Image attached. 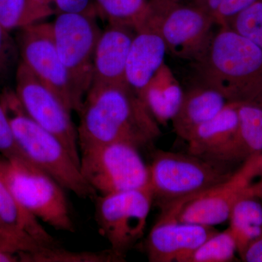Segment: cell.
Instances as JSON below:
<instances>
[{
	"instance_id": "obj_1",
	"label": "cell",
	"mask_w": 262,
	"mask_h": 262,
	"mask_svg": "<svg viewBox=\"0 0 262 262\" xmlns=\"http://www.w3.org/2000/svg\"><path fill=\"white\" fill-rule=\"evenodd\" d=\"M79 148L125 142L149 147L161 135L159 123L127 83L91 86L79 112Z\"/></svg>"
},
{
	"instance_id": "obj_2",
	"label": "cell",
	"mask_w": 262,
	"mask_h": 262,
	"mask_svg": "<svg viewBox=\"0 0 262 262\" xmlns=\"http://www.w3.org/2000/svg\"><path fill=\"white\" fill-rule=\"evenodd\" d=\"M192 61L198 83L228 102L249 103L262 86V49L227 26H220Z\"/></svg>"
},
{
	"instance_id": "obj_3",
	"label": "cell",
	"mask_w": 262,
	"mask_h": 262,
	"mask_svg": "<svg viewBox=\"0 0 262 262\" xmlns=\"http://www.w3.org/2000/svg\"><path fill=\"white\" fill-rule=\"evenodd\" d=\"M0 103L8 117L15 141L29 163L79 198L96 199L98 193L84 180L68 150L56 136L29 116L15 91L3 90Z\"/></svg>"
},
{
	"instance_id": "obj_4",
	"label": "cell",
	"mask_w": 262,
	"mask_h": 262,
	"mask_svg": "<svg viewBox=\"0 0 262 262\" xmlns=\"http://www.w3.org/2000/svg\"><path fill=\"white\" fill-rule=\"evenodd\" d=\"M236 170L229 164L188 151H156L149 165L153 203L165 211L225 182Z\"/></svg>"
},
{
	"instance_id": "obj_5",
	"label": "cell",
	"mask_w": 262,
	"mask_h": 262,
	"mask_svg": "<svg viewBox=\"0 0 262 262\" xmlns=\"http://www.w3.org/2000/svg\"><path fill=\"white\" fill-rule=\"evenodd\" d=\"M0 173L17 201L36 218L56 230L75 232L65 189L35 165L0 155Z\"/></svg>"
},
{
	"instance_id": "obj_6",
	"label": "cell",
	"mask_w": 262,
	"mask_h": 262,
	"mask_svg": "<svg viewBox=\"0 0 262 262\" xmlns=\"http://www.w3.org/2000/svg\"><path fill=\"white\" fill-rule=\"evenodd\" d=\"M141 18L159 32L168 52L191 62L206 47L215 26L188 0H149Z\"/></svg>"
},
{
	"instance_id": "obj_7",
	"label": "cell",
	"mask_w": 262,
	"mask_h": 262,
	"mask_svg": "<svg viewBox=\"0 0 262 262\" xmlns=\"http://www.w3.org/2000/svg\"><path fill=\"white\" fill-rule=\"evenodd\" d=\"M139 149L125 142L80 149V170L84 180L101 195L149 186V166Z\"/></svg>"
},
{
	"instance_id": "obj_8",
	"label": "cell",
	"mask_w": 262,
	"mask_h": 262,
	"mask_svg": "<svg viewBox=\"0 0 262 262\" xmlns=\"http://www.w3.org/2000/svg\"><path fill=\"white\" fill-rule=\"evenodd\" d=\"M96 218L98 232L110 248L125 257L144 236L146 222L153 204L149 186L141 189L97 195Z\"/></svg>"
},
{
	"instance_id": "obj_9",
	"label": "cell",
	"mask_w": 262,
	"mask_h": 262,
	"mask_svg": "<svg viewBox=\"0 0 262 262\" xmlns=\"http://www.w3.org/2000/svg\"><path fill=\"white\" fill-rule=\"evenodd\" d=\"M261 173L262 154L245 162L225 182L162 211L158 220L212 227L224 223L236 201Z\"/></svg>"
},
{
	"instance_id": "obj_10",
	"label": "cell",
	"mask_w": 262,
	"mask_h": 262,
	"mask_svg": "<svg viewBox=\"0 0 262 262\" xmlns=\"http://www.w3.org/2000/svg\"><path fill=\"white\" fill-rule=\"evenodd\" d=\"M20 61L52 90L71 112L80 111L84 96L61 61L53 39L52 24L34 23L19 29Z\"/></svg>"
},
{
	"instance_id": "obj_11",
	"label": "cell",
	"mask_w": 262,
	"mask_h": 262,
	"mask_svg": "<svg viewBox=\"0 0 262 262\" xmlns=\"http://www.w3.org/2000/svg\"><path fill=\"white\" fill-rule=\"evenodd\" d=\"M15 93L29 116L61 141L80 168L78 132L72 112L20 61L15 71Z\"/></svg>"
},
{
	"instance_id": "obj_12",
	"label": "cell",
	"mask_w": 262,
	"mask_h": 262,
	"mask_svg": "<svg viewBox=\"0 0 262 262\" xmlns=\"http://www.w3.org/2000/svg\"><path fill=\"white\" fill-rule=\"evenodd\" d=\"M96 18L94 15L58 13L52 24L60 58L84 96L92 84L95 51L102 33Z\"/></svg>"
},
{
	"instance_id": "obj_13",
	"label": "cell",
	"mask_w": 262,
	"mask_h": 262,
	"mask_svg": "<svg viewBox=\"0 0 262 262\" xmlns=\"http://www.w3.org/2000/svg\"><path fill=\"white\" fill-rule=\"evenodd\" d=\"M217 232L212 226L158 220L146 237L144 249L151 262H186L194 250Z\"/></svg>"
},
{
	"instance_id": "obj_14",
	"label": "cell",
	"mask_w": 262,
	"mask_h": 262,
	"mask_svg": "<svg viewBox=\"0 0 262 262\" xmlns=\"http://www.w3.org/2000/svg\"><path fill=\"white\" fill-rule=\"evenodd\" d=\"M134 29L125 75L127 84L143 100L151 79L165 63L168 49L159 32L144 19Z\"/></svg>"
},
{
	"instance_id": "obj_15",
	"label": "cell",
	"mask_w": 262,
	"mask_h": 262,
	"mask_svg": "<svg viewBox=\"0 0 262 262\" xmlns=\"http://www.w3.org/2000/svg\"><path fill=\"white\" fill-rule=\"evenodd\" d=\"M134 36V27L108 24L95 51L91 86L127 83V58Z\"/></svg>"
},
{
	"instance_id": "obj_16",
	"label": "cell",
	"mask_w": 262,
	"mask_h": 262,
	"mask_svg": "<svg viewBox=\"0 0 262 262\" xmlns=\"http://www.w3.org/2000/svg\"><path fill=\"white\" fill-rule=\"evenodd\" d=\"M237 103L238 124L233 136L208 158L232 166L262 154V108L253 103Z\"/></svg>"
},
{
	"instance_id": "obj_17",
	"label": "cell",
	"mask_w": 262,
	"mask_h": 262,
	"mask_svg": "<svg viewBox=\"0 0 262 262\" xmlns=\"http://www.w3.org/2000/svg\"><path fill=\"white\" fill-rule=\"evenodd\" d=\"M228 103L216 90L198 83L184 92L180 107L171 120L174 132L187 141L198 127L216 116Z\"/></svg>"
},
{
	"instance_id": "obj_18",
	"label": "cell",
	"mask_w": 262,
	"mask_h": 262,
	"mask_svg": "<svg viewBox=\"0 0 262 262\" xmlns=\"http://www.w3.org/2000/svg\"><path fill=\"white\" fill-rule=\"evenodd\" d=\"M237 124V103L229 102L216 116L191 134L186 141L188 152L209 158L232 139Z\"/></svg>"
},
{
	"instance_id": "obj_19",
	"label": "cell",
	"mask_w": 262,
	"mask_h": 262,
	"mask_svg": "<svg viewBox=\"0 0 262 262\" xmlns=\"http://www.w3.org/2000/svg\"><path fill=\"white\" fill-rule=\"evenodd\" d=\"M0 218L11 230L21 237L34 239L43 247L59 246L51 234L18 201L0 173Z\"/></svg>"
},
{
	"instance_id": "obj_20",
	"label": "cell",
	"mask_w": 262,
	"mask_h": 262,
	"mask_svg": "<svg viewBox=\"0 0 262 262\" xmlns=\"http://www.w3.org/2000/svg\"><path fill=\"white\" fill-rule=\"evenodd\" d=\"M183 96L180 84L164 63L149 82L143 100L156 121L166 125L177 115Z\"/></svg>"
},
{
	"instance_id": "obj_21",
	"label": "cell",
	"mask_w": 262,
	"mask_h": 262,
	"mask_svg": "<svg viewBox=\"0 0 262 262\" xmlns=\"http://www.w3.org/2000/svg\"><path fill=\"white\" fill-rule=\"evenodd\" d=\"M237 253L241 256L262 232V203L254 196L242 195L234 203L229 214Z\"/></svg>"
},
{
	"instance_id": "obj_22",
	"label": "cell",
	"mask_w": 262,
	"mask_h": 262,
	"mask_svg": "<svg viewBox=\"0 0 262 262\" xmlns=\"http://www.w3.org/2000/svg\"><path fill=\"white\" fill-rule=\"evenodd\" d=\"M18 254L20 261L24 262H118L125 259L111 248L99 251H72L60 246Z\"/></svg>"
},
{
	"instance_id": "obj_23",
	"label": "cell",
	"mask_w": 262,
	"mask_h": 262,
	"mask_svg": "<svg viewBox=\"0 0 262 262\" xmlns=\"http://www.w3.org/2000/svg\"><path fill=\"white\" fill-rule=\"evenodd\" d=\"M97 16L108 24L135 27L145 13L147 0H93Z\"/></svg>"
},
{
	"instance_id": "obj_24",
	"label": "cell",
	"mask_w": 262,
	"mask_h": 262,
	"mask_svg": "<svg viewBox=\"0 0 262 262\" xmlns=\"http://www.w3.org/2000/svg\"><path fill=\"white\" fill-rule=\"evenodd\" d=\"M237 245L229 227L207 239L187 258L186 262H229L235 259Z\"/></svg>"
},
{
	"instance_id": "obj_25",
	"label": "cell",
	"mask_w": 262,
	"mask_h": 262,
	"mask_svg": "<svg viewBox=\"0 0 262 262\" xmlns=\"http://www.w3.org/2000/svg\"><path fill=\"white\" fill-rule=\"evenodd\" d=\"M227 27L262 49V0H256L234 16Z\"/></svg>"
},
{
	"instance_id": "obj_26",
	"label": "cell",
	"mask_w": 262,
	"mask_h": 262,
	"mask_svg": "<svg viewBox=\"0 0 262 262\" xmlns=\"http://www.w3.org/2000/svg\"><path fill=\"white\" fill-rule=\"evenodd\" d=\"M204 12L215 25H227L229 20L256 0H188Z\"/></svg>"
},
{
	"instance_id": "obj_27",
	"label": "cell",
	"mask_w": 262,
	"mask_h": 262,
	"mask_svg": "<svg viewBox=\"0 0 262 262\" xmlns=\"http://www.w3.org/2000/svg\"><path fill=\"white\" fill-rule=\"evenodd\" d=\"M20 58L16 40L0 25V85L8 80L18 67Z\"/></svg>"
},
{
	"instance_id": "obj_28",
	"label": "cell",
	"mask_w": 262,
	"mask_h": 262,
	"mask_svg": "<svg viewBox=\"0 0 262 262\" xmlns=\"http://www.w3.org/2000/svg\"><path fill=\"white\" fill-rule=\"evenodd\" d=\"M27 0H0V25L11 32L25 26Z\"/></svg>"
},
{
	"instance_id": "obj_29",
	"label": "cell",
	"mask_w": 262,
	"mask_h": 262,
	"mask_svg": "<svg viewBox=\"0 0 262 262\" xmlns=\"http://www.w3.org/2000/svg\"><path fill=\"white\" fill-rule=\"evenodd\" d=\"M0 154L7 159L29 162L20 151L15 141L9 120L1 103H0Z\"/></svg>"
},
{
	"instance_id": "obj_30",
	"label": "cell",
	"mask_w": 262,
	"mask_h": 262,
	"mask_svg": "<svg viewBox=\"0 0 262 262\" xmlns=\"http://www.w3.org/2000/svg\"><path fill=\"white\" fill-rule=\"evenodd\" d=\"M53 5V0H27L24 27L53 14L55 11Z\"/></svg>"
},
{
	"instance_id": "obj_31",
	"label": "cell",
	"mask_w": 262,
	"mask_h": 262,
	"mask_svg": "<svg viewBox=\"0 0 262 262\" xmlns=\"http://www.w3.org/2000/svg\"><path fill=\"white\" fill-rule=\"evenodd\" d=\"M53 5L58 14L75 13L97 16L93 0H53Z\"/></svg>"
},
{
	"instance_id": "obj_32",
	"label": "cell",
	"mask_w": 262,
	"mask_h": 262,
	"mask_svg": "<svg viewBox=\"0 0 262 262\" xmlns=\"http://www.w3.org/2000/svg\"><path fill=\"white\" fill-rule=\"evenodd\" d=\"M0 233L4 234L10 238L15 239L20 244L24 245L28 250V252H35V251H37L38 250L43 248V246L34 241V239L26 238V237H21L19 234L15 233L8 226L5 225L1 218H0Z\"/></svg>"
},
{
	"instance_id": "obj_33",
	"label": "cell",
	"mask_w": 262,
	"mask_h": 262,
	"mask_svg": "<svg viewBox=\"0 0 262 262\" xmlns=\"http://www.w3.org/2000/svg\"><path fill=\"white\" fill-rule=\"evenodd\" d=\"M243 261L262 262V232L239 256Z\"/></svg>"
},
{
	"instance_id": "obj_34",
	"label": "cell",
	"mask_w": 262,
	"mask_h": 262,
	"mask_svg": "<svg viewBox=\"0 0 262 262\" xmlns=\"http://www.w3.org/2000/svg\"><path fill=\"white\" fill-rule=\"evenodd\" d=\"M0 251L11 253L28 252V250L24 245L1 233H0Z\"/></svg>"
},
{
	"instance_id": "obj_35",
	"label": "cell",
	"mask_w": 262,
	"mask_h": 262,
	"mask_svg": "<svg viewBox=\"0 0 262 262\" xmlns=\"http://www.w3.org/2000/svg\"><path fill=\"white\" fill-rule=\"evenodd\" d=\"M260 176L261 178L256 183H251L243 195L254 196L262 203V173Z\"/></svg>"
},
{
	"instance_id": "obj_36",
	"label": "cell",
	"mask_w": 262,
	"mask_h": 262,
	"mask_svg": "<svg viewBox=\"0 0 262 262\" xmlns=\"http://www.w3.org/2000/svg\"><path fill=\"white\" fill-rule=\"evenodd\" d=\"M20 261L18 253L8 252L0 251V262Z\"/></svg>"
},
{
	"instance_id": "obj_37",
	"label": "cell",
	"mask_w": 262,
	"mask_h": 262,
	"mask_svg": "<svg viewBox=\"0 0 262 262\" xmlns=\"http://www.w3.org/2000/svg\"><path fill=\"white\" fill-rule=\"evenodd\" d=\"M249 103H253V104L256 105V106L262 108V86Z\"/></svg>"
}]
</instances>
